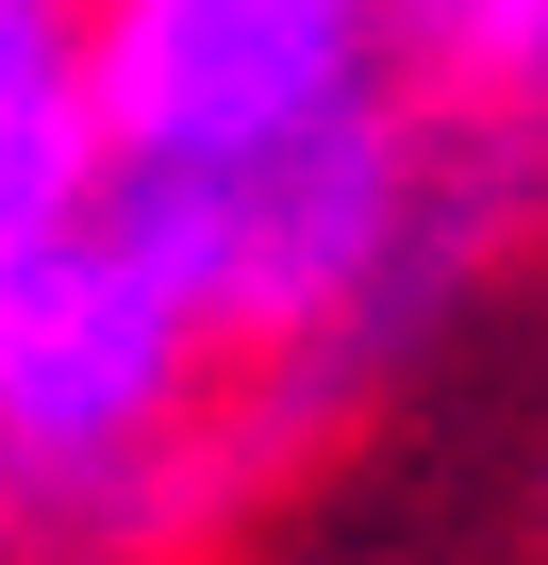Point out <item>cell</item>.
Returning <instances> with one entry per match:
<instances>
[{"label": "cell", "instance_id": "5b68a950", "mask_svg": "<svg viewBox=\"0 0 548 565\" xmlns=\"http://www.w3.org/2000/svg\"><path fill=\"white\" fill-rule=\"evenodd\" d=\"M0 565H18V548H0Z\"/></svg>", "mask_w": 548, "mask_h": 565}, {"label": "cell", "instance_id": "7a4b0ae2", "mask_svg": "<svg viewBox=\"0 0 548 565\" xmlns=\"http://www.w3.org/2000/svg\"><path fill=\"white\" fill-rule=\"evenodd\" d=\"M100 18V117L133 183L249 167L399 84V0H84Z\"/></svg>", "mask_w": 548, "mask_h": 565}, {"label": "cell", "instance_id": "277c9868", "mask_svg": "<svg viewBox=\"0 0 548 565\" xmlns=\"http://www.w3.org/2000/svg\"><path fill=\"white\" fill-rule=\"evenodd\" d=\"M399 100L515 216H548V0H399Z\"/></svg>", "mask_w": 548, "mask_h": 565}, {"label": "cell", "instance_id": "6da1fadb", "mask_svg": "<svg viewBox=\"0 0 548 565\" xmlns=\"http://www.w3.org/2000/svg\"><path fill=\"white\" fill-rule=\"evenodd\" d=\"M316 449L216 350L166 233L100 183L0 282V548L18 565H200L283 499Z\"/></svg>", "mask_w": 548, "mask_h": 565}, {"label": "cell", "instance_id": "3957f363", "mask_svg": "<svg viewBox=\"0 0 548 565\" xmlns=\"http://www.w3.org/2000/svg\"><path fill=\"white\" fill-rule=\"evenodd\" d=\"M117 183V117H100V18L84 0H0V282L51 233H84Z\"/></svg>", "mask_w": 548, "mask_h": 565}]
</instances>
